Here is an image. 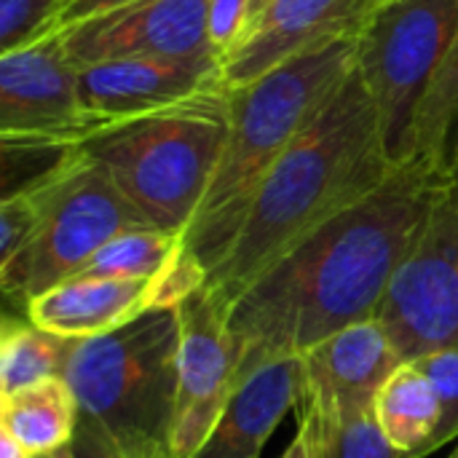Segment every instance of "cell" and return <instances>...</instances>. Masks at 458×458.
Returning a JSON list of instances; mask_svg holds the SVG:
<instances>
[{
  "instance_id": "1",
  "label": "cell",
  "mask_w": 458,
  "mask_h": 458,
  "mask_svg": "<svg viewBox=\"0 0 458 458\" xmlns=\"http://www.w3.org/2000/svg\"><path fill=\"white\" fill-rule=\"evenodd\" d=\"M448 185L424 164L397 166L378 191L271 263L225 314L242 354L239 384L268 362L303 357L325 338L376 319Z\"/></svg>"
},
{
  "instance_id": "2",
  "label": "cell",
  "mask_w": 458,
  "mask_h": 458,
  "mask_svg": "<svg viewBox=\"0 0 458 458\" xmlns=\"http://www.w3.org/2000/svg\"><path fill=\"white\" fill-rule=\"evenodd\" d=\"M394 169L373 97L354 70L268 172L231 252L207 276L204 295L228 314L233 301L271 263L378 191Z\"/></svg>"
},
{
  "instance_id": "3",
  "label": "cell",
  "mask_w": 458,
  "mask_h": 458,
  "mask_svg": "<svg viewBox=\"0 0 458 458\" xmlns=\"http://www.w3.org/2000/svg\"><path fill=\"white\" fill-rule=\"evenodd\" d=\"M354 70L357 40L352 38L301 54L231 91L228 142L182 236V252L199 260L207 276L231 252L268 172Z\"/></svg>"
},
{
  "instance_id": "4",
  "label": "cell",
  "mask_w": 458,
  "mask_h": 458,
  "mask_svg": "<svg viewBox=\"0 0 458 458\" xmlns=\"http://www.w3.org/2000/svg\"><path fill=\"white\" fill-rule=\"evenodd\" d=\"M231 131V91L207 89L177 105L113 121L81 142L140 217L185 236Z\"/></svg>"
},
{
  "instance_id": "5",
  "label": "cell",
  "mask_w": 458,
  "mask_h": 458,
  "mask_svg": "<svg viewBox=\"0 0 458 458\" xmlns=\"http://www.w3.org/2000/svg\"><path fill=\"white\" fill-rule=\"evenodd\" d=\"M180 309L148 311L115 333L64 341L62 378L126 458H172Z\"/></svg>"
},
{
  "instance_id": "6",
  "label": "cell",
  "mask_w": 458,
  "mask_h": 458,
  "mask_svg": "<svg viewBox=\"0 0 458 458\" xmlns=\"http://www.w3.org/2000/svg\"><path fill=\"white\" fill-rule=\"evenodd\" d=\"M150 228L115 182L81 148L46 180V212L35 236L0 266V287L16 306L72 279L115 236Z\"/></svg>"
},
{
  "instance_id": "7",
  "label": "cell",
  "mask_w": 458,
  "mask_h": 458,
  "mask_svg": "<svg viewBox=\"0 0 458 458\" xmlns=\"http://www.w3.org/2000/svg\"><path fill=\"white\" fill-rule=\"evenodd\" d=\"M456 30V0H389L357 40V70L394 166L413 164L419 115Z\"/></svg>"
},
{
  "instance_id": "8",
  "label": "cell",
  "mask_w": 458,
  "mask_h": 458,
  "mask_svg": "<svg viewBox=\"0 0 458 458\" xmlns=\"http://www.w3.org/2000/svg\"><path fill=\"white\" fill-rule=\"evenodd\" d=\"M405 362L458 344V188L437 199L378 311Z\"/></svg>"
},
{
  "instance_id": "9",
  "label": "cell",
  "mask_w": 458,
  "mask_h": 458,
  "mask_svg": "<svg viewBox=\"0 0 458 458\" xmlns=\"http://www.w3.org/2000/svg\"><path fill=\"white\" fill-rule=\"evenodd\" d=\"M94 131L62 32L0 54V140L81 148Z\"/></svg>"
},
{
  "instance_id": "10",
  "label": "cell",
  "mask_w": 458,
  "mask_h": 458,
  "mask_svg": "<svg viewBox=\"0 0 458 458\" xmlns=\"http://www.w3.org/2000/svg\"><path fill=\"white\" fill-rule=\"evenodd\" d=\"M177 408L172 458H191L209 437L239 389V346L225 314L199 290L180 306Z\"/></svg>"
},
{
  "instance_id": "11",
  "label": "cell",
  "mask_w": 458,
  "mask_h": 458,
  "mask_svg": "<svg viewBox=\"0 0 458 458\" xmlns=\"http://www.w3.org/2000/svg\"><path fill=\"white\" fill-rule=\"evenodd\" d=\"M207 5L209 0H134L56 32L78 67L126 56L207 62L215 59L207 38Z\"/></svg>"
},
{
  "instance_id": "12",
  "label": "cell",
  "mask_w": 458,
  "mask_h": 458,
  "mask_svg": "<svg viewBox=\"0 0 458 458\" xmlns=\"http://www.w3.org/2000/svg\"><path fill=\"white\" fill-rule=\"evenodd\" d=\"M389 0H271L223 64V86L244 89L314 48L360 40Z\"/></svg>"
},
{
  "instance_id": "13",
  "label": "cell",
  "mask_w": 458,
  "mask_h": 458,
  "mask_svg": "<svg viewBox=\"0 0 458 458\" xmlns=\"http://www.w3.org/2000/svg\"><path fill=\"white\" fill-rule=\"evenodd\" d=\"M78 86L86 113L102 129L223 86V67L215 59L126 56L78 67Z\"/></svg>"
},
{
  "instance_id": "14",
  "label": "cell",
  "mask_w": 458,
  "mask_h": 458,
  "mask_svg": "<svg viewBox=\"0 0 458 458\" xmlns=\"http://www.w3.org/2000/svg\"><path fill=\"white\" fill-rule=\"evenodd\" d=\"M306 373L301 357L258 368L233 392L225 413L191 458H260L282 419L301 405Z\"/></svg>"
},
{
  "instance_id": "15",
  "label": "cell",
  "mask_w": 458,
  "mask_h": 458,
  "mask_svg": "<svg viewBox=\"0 0 458 458\" xmlns=\"http://www.w3.org/2000/svg\"><path fill=\"white\" fill-rule=\"evenodd\" d=\"M301 362L306 373L303 397L376 403V394L405 365V357L394 346L386 325L376 317L325 338Z\"/></svg>"
},
{
  "instance_id": "16",
  "label": "cell",
  "mask_w": 458,
  "mask_h": 458,
  "mask_svg": "<svg viewBox=\"0 0 458 458\" xmlns=\"http://www.w3.org/2000/svg\"><path fill=\"white\" fill-rule=\"evenodd\" d=\"M150 282L78 274L32 298L24 314L32 325L64 341L99 338L150 311Z\"/></svg>"
},
{
  "instance_id": "17",
  "label": "cell",
  "mask_w": 458,
  "mask_h": 458,
  "mask_svg": "<svg viewBox=\"0 0 458 458\" xmlns=\"http://www.w3.org/2000/svg\"><path fill=\"white\" fill-rule=\"evenodd\" d=\"M298 413V435L309 458H411L384 435L376 403L303 397Z\"/></svg>"
},
{
  "instance_id": "18",
  "label": "cell",
  "mask_w": 458,
  "mask_h": 458,
  "mask_svg": "<svg viewBox=\"0 0 458 458\" xmlns=\"http://www.w3.org/2000/svg\"><path fill=\"white\" fill-rule=\"evenodd\" d=\"M78 400L56 376L13 394H0V435L11 437L30 458L54 454L72 443Z\"/></svg>"
},
{
  "instance_id": "19",
  "label": "cell",
  "mask_w": 458,
  "mask_h": 458,
  "mask_svg": "<svg viewBox=\"0 0 458 458\" xmlns=\"http://www.w3.org/2000/svg\"><path fill=\"white\" fill-rule=\"evenodd\" d=\"M376 416L389 443L411 458H427L440 429V400L416 362L397 368L376 394Z\"/></svg>"
},
{
  "instance_id": "20",
  "label": "cell",
  "mask_w": 458,
  "mask_h": 458,
  "mask_svg": "<svg viewBox=\"0 0 458 458\" xmlns=\"http://www.w3.org/2000/svg\"><path fill=\"white\" fill-rule=\"evenodd\" d=\"M64 338H56L27 319L5 314L0 325V394L35 386L62 376Z\"/></svg>"
},
{
  "instance_id": "21",
  "label": "cell",
  "mask_w": 458,
  "mask_h": 458,
  "mask_svg": "<svg viewBox=\"0 0 458 458\" xmlns=\"http://www.w3.org/2000/svg\"><path fill=\"white\" fill-rule=\"evenodd\" d=\"M182 252V236L156 228H137L107 242L81 274L115 279H156Z\"/></svg>"
},
{
  "instance_id": "22",
  "label": "cell",
  "mask_w": 458,
  "mask_h": 458,
  "mask_svg": "<svg viewBox=\"0 0 458 458\" xmlns=\"http://www.w3.org/2000/svg\"><path fill=\"white\" fill-rule=\"evenodd\" d=\"M413 362L427 373L440 400V429L429 448V454H435L458 437V344L437 349Z\"/></svg>"
},
{
  "instance_id": "23",
  "label": "cell",
  "mask_w": 458,
  "mask_h": 458,
  "mask_svg": "<svg viewBox=\"0 0 458 458\" xmlns=\"http://www.w3.org/2000/svg\"><path fill=\"white\" fill-rule=\"evenodd\" d=\"M64 0H0V54H11L51 32Z\"/></svg>"
},
{
  "instance_id": "24",
  "label": "cell",
  "mask_w": 458,
  "mask_h": 458,
  "mask_svg": "<svg viewBox=\"0 0 458 458\" xmlns=\"http://www.w3.org/2000/svg\"><path fill=\"white\" fill-rule=\"evenodd\" d=\"M252 13L250 0H209L207 5V38L220 67L239 48L244 35L250 32Z\"/></svg>"
},
{
  "instance_id": "25",
  "label": "cell",
  "mask_w": 458,
  "mask_h": 458,
  "mask_svg": "<svg viewBox=\"0 0 458 458\" xmlns=\"http://www.w3.org/2000/svg\"><path fill=\"white\" fill-rule=\"evenodd\" d=\"M70 448L75 458H126L110 440V435L86 413H78V427Z\"/></svg>"
},
{
  "instance_id": "26",
  "label": "cell",
  "mask_w": 458,
  "mask_h": 458,
  "mask_svg": "<svg viewBox=\"0 0 458 458\" xmlns=\"http://www.w3.org/2000/svg\"><path fill=\"white\" fill-rule=\"evenodd\" d=\"M134 0H64V5L59 8L54 24H51V32L62 30V27H70L75 21H83V19H91V16H99V13H107L113 8H121V5H129Z\"/></svg>"
},
{
  "instance_id": "27",
  "label": "cell",
  "mask_w": 458,
  "mask_h": 458,
  "mask_svg": "<svg viewBox=\"0 0 458 458\" xmlns=\"http://www.w3.org/2000/svg\"><path fill=\"white\" fill-rule=\"evenodd\" d=\"M0 458H30L11 437L0 435Z\"/></svg>"
},
{
  "instance_id": "28",
  "label": "cell",
  "mask_w": 458,
  "mask_h": 458,
  "mask_svg": "<svg viewBox=\"0 0 458 458\" xmlns=\"http://www.w3.org/2000/svg\"><path fill=\"white\" fill-rule=\"evenodd\" d=\"M282 458H309L306 456V445H303L301 435H295V440L287 445V451L282 454Z\"/></svg>"
},
{
  "instance_id": "29",
  "label": "cell",
  "mask_w": 458,
  "mask_h": 458,
  "mask_svg": "<svg viewBox=\"0 0 458 458\" xmlns=\"http://www.w3.org/2000/svg\"><path fill=\"white\" fill-rule=\"evenodd\" d=\"M268 3H271V0H250V13H252V21H255V19L263 13V8H266ZM250 27H252V24H250Z\"/></svg>"
},
{
  "instance_id": "30",
  "label": "cell",
  "mask_w": 458,
  "mask_h": 458,
  "mask_svg": "<svg viewBox=\"0 0 458 458\" xmlns=\"http://www.w3.org/2000/svg\"><path fill=\"white\" fill-rule=\"evenodd\" d=\"M448 182L458 188V148H456V156H454V164H451V172H448Z\"/></svg>"
},
{
  "instance_id": "31",
  "label": "cell",
  "mask_w": 458,
  "mask_h": 458,
  "mask_svg": "<svg viewBox=\"0 0 458 458\" xmlns=\"http://www.w3.org/2000/svg\"><path fill=\"white\" fill-rule=\"evenodd\" d=\"M38 458H75V456H72V448L67 445V448H59V451H54V454H46V456H38Z\"/></svg>"
},
{
  "instance_id": "32",
  "label": "cell",
  "mask_w": 458,
  "mask_h": 458,
  "mask_svg": "<svg viewBox=\"0 0 458 458\" xmlns=\"http://www.w3.org/2000/svg\"><path fill=\"white\" fill-rule=\"evenodd\" d=\"M451 458H458V445H456V451H454V454H451Z\"/></svg>"
},
{
  "instance_id": "33",
  "label": "cell",
  "mask_w": 458,
  "mask_h": 458,
  "mask_svg": "<svg viewBox=\"0 0 458 458\" xmlns=\"http://www.w3.org/2000/svg\"><path fill=\"white\" fill-rule=\"evenodd\" d=\"M456 3H458V0H456Z\"/></svg>"
}]
</instances>
